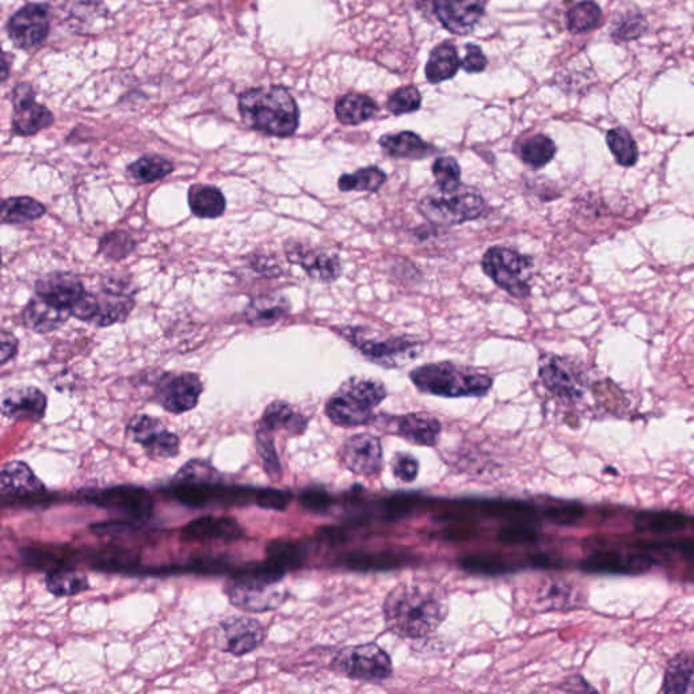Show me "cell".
Wrapping results in <instances>:
<instances>
[{
	"label": "cell",
	"mask_w": 694,
	"mask_h": 694,
	"mask_svg": "<svg viewBox=\"0 0 694 694\" xmlns=\"http://www.w3.org/2000/svg\"><path fill=\"white\" fill-rule=\"evenodd\" d=\"M292 501V494L287 491L261 490L258 491L255 502L263 509L280 510L284 512Z\"/></svg>",
	"instance_id": "816d5d0a"
},
{
	"label": "cell",
	"mask_w": 694,
	"mask_h": 694,
	"mask_svg": "<svg viewBox=\"0 0 694 694\" xmlns=\"http://www.w3.org/2000/svg\"><path fill=\"white\" fill-rule=\"evenodd\" d=\"M387 396L383 384L376 380L352 377L326 404V414L335 425L353 427L366 425L373 419V408Z\"/></svg>",
	"instance_id": "5b68a950"
},
{
	"label": "cell",
	"mask_w": 694,
	"mask_h": 694,
	"mask_svg": "<svg viewBox=\"0 0 694 694\" xmlns=\"http://www.w3.org/2000/svg\"><path fill=\"white\" fill-rule=\"evenodd\" d=\"M257 442L258 451L261 453L266 471L272 476V479H280V463H278L276 449H274L273 441L270 440L268 433L263 432V430H258Z\"/></svg>",
	"instance_id": "7dc6e473"
},
{
	"label": "cell",
	"mask_w": 694,
	"mask_h": 694,
	"mask_svg": "<svg viewBox=\"0 0 694 694\" xmlns=\"http://www.w3.org/2000/svg\"><path fill=\"white\" fill-rule=\"evenodd\" d=\"M349 341L369 360L385 368H398L418 356L419 345L413 338L396 337L373 339L366 337L364 330L349 331Z\"/></svg>",
	"instance_id": "9c48e42d"
},
{
	"label": "cell",
	"mask_w": 694,
	"mask_h": 694,
	"mask_svg": "<svg viewBox=\"0 0 694 694\" xmlns=\"http://www.w3.org/2000/svg\"><path fill=\"white\" fill-rule=\"evenodd\" d=\"M692 525V518L677 512H642L635 517V529L643 533H674Z\"/></svg>",
	"instance_id": "1f68e13d"
},
{
	"label": "cell",
	"mask_w": 694,
	"mask_h": 694,
	"mask_svg": "<svg viewBox=\"0 0 694 694\" xmlns=\"http://www.w3.org/2000/svg\"><path fill=\"white\" fill-rule=\"evenodd\" d=\"M448 612L445 591L430 582L402 583L384 601L387 627L404 639H422L433 634Z\"/></svg>",
	"instance_id": "6da1fadb"
},
{
	"label": "cell",
	"mask_w": 694,
	"mask_h": 694,
	"mask_svg": "<svg viewBox=\"0 0 694 694\" xmlns=\"http://www.w3.org/2000/svg\"><path fill=\"white\" fill-rule=\"evenodd\" d=\"M583 514H585V509L577 503H564L562 506L548 509L545 512V517L555 524L570 525L575 524L579 518L583 517Z\"/></svg>",
	"instance_id": "c3c4849f"
},
{
	"label": "cell",
	"mask_w": 694,
	"mask_h": 694,
	"mask_svg": "<svg viewBox=\"0 0 694 694\" xmlns=\"http://www.w3.org/2000/svg\"><path fill=\"white\" fill-rule=\"evenodd\" d=\"M516 152L525 165L539 170L555 158L556 146L554 140L548 136L536 135L522 141L520 146L516 147Z\"/></svg>",
	"instance_id": "8d00e7d4"
},
{
	"label": "cell",
	"mask_w": 694,
	"mask_h": 694,
	"mask_svg": "<svg viewBox=\"0 0 694 694\" xmlns=\"http://www.w3.org/2000/svg\"><path fill=\"white\" fill-rule=\"evenodd\" d=\"M552 562H549L545 556L541 558H532L529 562H516L513 559H507L505 556L499 555H469L460 560V567L464 571L478 575H503L516 573L524 567H549Z\"/></svg>",
	"instance_id": "cb8c5ba5"
},
{
	"label": "cell",
	"mask_w": 694,
	"mask_h": 694,
	"mask_svg": "<svg viewBox=\"0 0 694 694\" xmlns=\"http://www.w3.org/2000/svg\"><path fill=\"white\" fill-rule=\"evenodd\" d=\"M333 666L350 680L362 682H383L392 674L390 655L375 643L343 648Z\"/></svg>",
	"instance_id": "ba28073f"
},
{
	"label": "cell",
	"mask_w": 694,
	"mask_h": 694,
	"mask_svg": "<svg viewBox=\"0 0 694 694\" xmlns=\"http://www.w3.org/2000/svg\"><path fill=\"white\" fill-rule=\"evenodd\" d=\"M430 5L441 25L459 36L471 33L484 15L482 0H430Z\"/></svg>",
	"instance_id": "5bb4252c"
},
{
	"label": "cell",
	"mask_w": 694,
	"mask_h": 694,
	"mask_svg": "<svg viewBox=\"0 0 694 694\" xmlns=\"http://www.w3.org/2000/svg\"><path fill=\"white\" fill-rule=\"evenodd\" d=\"M499 539H501L503 543L509 544L532 543V541L537 539V533L536 530L530 528L529 525H513L509 526V528L502 529Z\"/></svg>",
	"instance_id": "db71d44e"
},
{
	"label": "cell",
	"mask_w": 694,
	"mask_h": 694,
	"mask_svg": "<svg viewBox=\"0 0 694 694\" xmlns=\"http://www.w3.org/2000/svg\"><path fill=\"white\" fill-rule=\"evenodd\" d=\"M387 181V175L379 167H368L354 174L339 178L338 188L342 192H377Z\"/></svg>",
	"instance_id": "60d3db41"
},
{
	"label": "cell",
	"mask_w": 694,
	"mask_h": 694,
	"mask_svg": "<svg viewBox=\"0 0 694 694\" xmlns=\"http://www.w3.org/2000/svg\"><path fill=\"white\" fill-rule=\"evenodd\" d=\"M392 471L399 480L404 483H411L417 479L419 474V463L414 456L408 453H399L392 461Z\"/></svg>",
	"instance_id": "f907efd6"
},
{
	"label": "cell",
	"mask_w": 694,
	"mask_h": 694,
	"mask_svg": "<svg viewBox=\"0 0 694 694\" xmlns=\"http://www.w3.org/2000/svg\"><path fill=\"white\" fill-rule=\"evenodd\" d=\"M189 205L194 215L216 219L226 211V198L215 186L193 185L189 190Z\"/></svg>",
	"instance_id": "d590c367"
},
{
	"label": "cell",
	"mask_w": 694,
	"mask_h": 694,
	"mask_svg": "<svg viewBox=\"0 0 694 694\" xmlns=\"http://www.w3.org/2000/svg\"><path fill=\"white\" fill-rule=\"evenodd\" d=\"M70 316V311L53 307L47 301L36 296L26 305L24 314H22V322L28 329L36 331V333H52V331L60 329Z\"/></svg>",
	"instance_id": "83f0119b"
},
{
	"label": "cell",
	"mask_w": 694,
	"mask_h": 694,
	"mask_svg": "<svg viewBox=\"0 0 694 694\" xmlns=\"http://www.w3.org/2000/svg\"><path fill=\"white\" fill-rule=\"evenodd\" d=\"M693 678V662L689 654H680L669 663L666 670L663 693L682 694L689 692Z\"/></svg>",
	"instance_id": "ab89813d"
},
{
	"label": "cell",
	"mask_w": 694,
	"mask_h": 694,
	"mask_svg": "<svg viewBox=\"0 0 694 694\" xmlns=\"http://www.w3.org/2000/svg\"><path fill=\"white\" fill-rule=\"evenodd\" d=\"M47 589L56 597H72L89 589V579L74 570L52 571L45 578Z\"/></svg>",
	"instance_id": "74e56055"
},
{
	"label": "cell",
	"mask_w": 694,
	"mask_h": 694,
	"mask_svg": "<svg viewBox=\"0 0 694 694\" xmlns=\"http://www.w3.org/2000/svg\"><path fill=\"white\" fill-rule=\"evenodd\" d=\"M419 211L430 223L451 227L486 215L487 204L478 190L461 183L453 192L423 197Z\"/></svg>",
	"instance_id": "8992f818"
},
{
	"label": "cell",
	"mask_w": 694,
	"mask_h": 694,
	"mask_svg": "<svg viewBox=\"0 0 694 694\" xmlns=\"http://www.w3.org/2000/svg\"><path fill=\"white\" fill-rule=\"evenodd\" d=\"M0 265H2V258H0Z\"/></svg>",
	"instance_id": "6f0895ef"
},
{
	"label": "cell",
	"mask_w": 694,
	"mask_h": 694,
	"mask_svg": "<svg viewBox=\"0 0 694 694\" xmlns=\"http://www.w3.org/2000/svg\"><path fill=\"white\" fill-rule=\"evenodd\" d=\"M47 212L41 202L32 197H11L0 200V224H22L41 219Z\"/></svg>",
	"instance_id": "e575fe53"
},
{
	"label": "cell",
	"mask_w": 694,
	"mask_h": 694,
	"mask_svg": "<svg viewBox=\"0 0 694 694\" xmlns=\"http://www.w3.org/2000/svg\"><path fill=\"white\" fill-rule=\"evenodd\" d=\"M342 461L354 474L376 475L383 464V448L379 438L372 434H357L350 437L343 444Z\"/></svg>",
	"instance_id": "e0dca14e"
},
{
	"label": "cell",
	"mask_w": 694,
	"mask_h": 694,
	"mask_svg": "<svg viewBox=\"0 0 694 694\" xmlns=\"http://www.w3.org/2000/svg\"><path fill=\"white\" fill-rule=\"evenodd\" d=\"M484 273L510 296L526 299L530 295L529 272L533 259L506 247H491L482 261Z\"/></svg>",
	"instance_id": "52a82bcc"
},
{
	"label": "cell",
	"mask_w": 694,
	"mask_h": 694,
	"mask_svg": "<svg viewBox=\"0 0 694 694\" xmlns=\"http://www.w3.org/2000/svg\"><path fill=\"white\" fill-rule=\"evenodd\" d=\"M433 175L437 179L440 192L449 193L461 186V169L459 162L452 156H442L433 163Z\"/></svg>",
	"instance_id": "ee69618b"
},
{
	"label": "cell",
	"mask_w": 694,
	"mask_h": 694,
	"mask_svg": "<svg viewBox=\"0 0 694 694\" xmlns=\"http://www.w3.org/2000/svg\"><path fill=\"white\" fill-rule=\"evenodd\" d=\"M85 293L82 282L70 273H51L40 278L36 284V296L53 307L70 312Z\"/></svg>",
	"instance_id": "ac0fdd59"
},
{
	"label": "cell",
	"mask_w": 694,
	"mask_h": 694,
	"mask_svg": "<svg viewBox=\"0 0 694 694\" xmlns=\"http://www.w3.org/2000/svg\"><path fill=\"white\" fill-rule=\"evenodd\" d=\"M460 68L461 60L455 45L446 41L430 52L425 68L427 82L438 85L445 80H451L455 78Z\"/></svg>",
	"instance_id": "f546056e"
},
{
	"label": "cell",
	"mask_w": 694,
	"mask_h": 694,
	"mask_svg": "<svg viewBox=\"0 0 694 694\" xmlns=\"http://www.w3.org/2000/svg\"><path fill=\"white\" fill-rule=\"evenodd\" d=\"M265 639V628L261 623L244 617H232L216 629L217 647L224 652L242 657L261 646Z\"/></svg>",
	"instance_id": "7c38bea8"
},
{
	"label": "cell",
	"mask_w": 694,
	"mask_h": 694,
	"mask_svg": "<svg viewBox=\"0 0 694 694\" xmlns=\"http://www.w3.org/2000/svg\"><path fill=\"white\" fill-rule=\"evenodd\" d=\"M410 379L419 391L442 398H478L488 394L494 383L486 373L452 362L419 366Z\"/></svg>",
	"instance_id": "3957f363"
},
{
	"label": "cell",
	"mask_w": 694,
	"mask_h": 694,
	"mask_svg": "<svg viewBox=\"0 0 694 694\" xmlns=\"http://www.w3.org/2000/svg\"><path fill=\"white\" fill-rule=\"evenodd\" d=\"M135 247V240L127 232H110L99 242V253L104 254L106 258L113 259V261H118V259L128 257L135 250Z\"/></svg>",
	"instance_id": "f6af8a7d"
},
{
	"label": "cell",
	"mask_w": 694,
	"mask_h": 694,
	"mask_svg": "<svg viewBox=\"0 0 694 694\" xmlns=\"http://www.w3.org/2000/svg\"><path fill=\"white\" fill-rule=\"evenodd\" d=\"M465 57L461 60V68L468 74H480L486 70L488 60L482 48L475 44L465 45Z\"/></svg>",
	"instance_id": "f5cc1de1"
},
{
	"label": "cell",
	"mask_w": 694,
	"mask_h": 694,
	"mask_svg": "<svg viewBox=\"0 0 694 694\" xmlns=\"http://www.w3.org/2000/svg\"><path fill=\"white\" fill-rule=\"evenodd\" d=\"M49 9L44 5H28L22 7L10 18L9 34L18 48H33L43 43L48 36Z\"/></svg>",
	"instance_id": "4fadbf2b"
},
{
	"label": "cell",
	"mask_w": 694,
	"mask_h": 694,
	"mask_svg": "<svg viewBox=\"0 0 694 694\" xmlns=\"http://www.w3.org/2000/svg\"><path fill=\"white\" fill-rule=\"evenodd\" d=\"M284 570L266 563L236 575L227 586L226 593L230 601L239 609L251 613L268 612L277 609L287 601L288 593L280 585Z\"/></svg>",
	"instance_id": "277c9868"
},
{
	"label": "cell",
	"mask_w": 694,
	"mask_h": 694,
	"mask_svg": "<svg viewBox=\"0 0 694 694\" xmlns=\"http://www.w3.org/2000/svg\"><path fill=\"white\" fill-rule=\"evenodd\" d=\"M127 434L152 457L169 459L178 455L179 438L169 432L159 419L137 415L129 422Z\"/></svg>",
	"instance_id": "8fae6325"
},
{
	"label": "cell",
	"mask_w": 694,
	"mask_h": 694,
	"mask_svg": "<svg viewBox=\"0 0 694 694\" xmlns=\"http://www.w3.org/2000/svg\"><path fill=\"white\" fill-rule=\"evenodd\" d=\"M243 536V530L230 518L204 517L190 522L182 529V539L186 541L223 540L234 541Z\"/></svg>",
	"instance_id": "d4e9b609"
},
{
	"label": "cell",
	"mask_w": 694,
	"mask_h": 694,
	"mask_svg": "<svg viewBox=\"0 0 694 694\" xmlns=\"http://www.w3.org/2000/svg\"><path fill=\"white\" fill-rule=\"evenodd\" d=\"M644 28H646V21H644L642 15L631 14L623 19L620 24H617L616 29L613 30V37L620 41L636 40V38L642 36Z\"/></svg>",
	"instance_id": "681fc988"
},
{
	"label": "cell",
	"mask_w": 694,
	"mask_h": 694,
	"mask_svg": "<svg viewBox=\"0 0 694 694\" xmlns=\"http://www.w3.org/2000/svg\"><path fill=\"white\" fill-rule=\"evenodd\" d=\"M287 300L282 296L269 295L257 297L244 312L247 323L253 326H270L288 314Z\"/></svg>",
	"instance_id": "d6a6232c"
},
{
	"label": "cell",
	"mask_w": 694,
	"mask_h": 694,
	"mask_svg": "<svg viewBox=\"0 0 694 694\" xmlns=\"http://www.w3.org/2000/svg\"><path fill=\"white\" fill-rule=\"evenodd\" d=\"M379 110L376 102L364 94H346L339 98L335 105L338 120L345 125H358L368 121Z\"/></svg>",
	"instance_id": "836d02e7"
},
{
	"label": "cell",
	"mask_w": 694,
	"mask_h": 694,
	"mask_svg": "<svg viewBox=\"0 0 694 694\" xmlns=\"http://www.w3.org/2000/svg\"><path fill=\"white\" fill-rule=\"evenodd\" d=\"M44 490V483L28 464L13 461L0 467V495H32Z\"/></svg>",
	"instance_id": "4316f807"
},
{
	"label": "cell",
	"mask_w": 694,
	"mask_h": 694,
	"mask_svg": "<svg viewBox=\"0 0 694 694\" xmlns=\"http://www.w3.org/2000/svg\"><path fill=\"white\" fill-rule=\"evenodd\" d=\"M422 105L421 93L415 87L396 90L387 102V108L395 116L417 112Z\"/></svg>",
	"instance_id": "bcb514c9"
},
{
	"label": "cell",
	"mask_w": 694,
	"mask_h": 694,
	"mask_svg": "<svg viewBox=\"0 0 694 694\" xmlns=\"http://www.w3.org/2000/svg\"><path fill=\"white\" fill-rule=\"evenodd\" d=\"M442 426L437 418L425 413L403 415L396 419V433L419 446H434L440 438Z\"/></svg>",
	"instance_id": "484cf974"
},
{
	"label": "cell",
	"mask_w": 694,
	"mask_h": 694,
	"mask_svg": "<svg viewBox=\"0 0 694 694\" xmlns=\"http://www.w3.org/2000/svg\"><path fill=\"white\" fill-rule=\"evenodd\" d=\"M95 296L94 324L99 327L112 326L114 323L124 322L131 314L135 300L132 293L124 285H116L110 280L108 285Z\"/></svg>",
	"instance_id": "d6986e66"
},
{
	"label": "cell",
	"mask_w": 694,
	"mask_h": 694,
	"mask_svg": "<svg viewBox=\"0 0 694 694\" xmlns=\"http://www.w3.org/2000/svg\"><path fill=\"white\" fill-rule=\"evenodd\" d=\"M380 146L385 154L394 158L419 160L436 152L432 144H427L417 133L410 131L383 136L380 139Z\"/></svg>",
	"instance_id": "f1b7e54d"
},
{
	"label": "cell",
	"mask_w": 694,
	"mask_h": 694,
	"mask_svg": "<svg viewBox=\"0 0 694 694\" xmlns=\"http://www.w3.org/2000/svg\"><path fill=\"white\" fill-rule=\"evenodd\" d=\"M9 71V63H7L5 53L2 51V47H0V82L7 79V76H9Z\"/></svg>",
	"instance_id": "9f6ffc18"
},
{
	"label": "cell",
	"mask_w": 694,
	"mask_h": 694,
	"mask_svg": "<svg viewBox=\"0 0 694 694\" xmlns=\"http://www.w3.org/2000/svg\"><path fill=\"white\" fill-rule=\"evenodd\" d=\"M90 502L106 509L129 514L135 517H147L152 512V499L146 490L139 487H114L109 490L90 494Z\"/></svg>",
	"instance_id": "44dd1931"
},
{
	"label": "cell",
	"mask_w": 694,
	"mask_h": 694,
	"mask_svg": "<svg viewBox=\"0 0 694 694\" xmlns=\"http://www.w3.org/2000/svg\"><path fill=\"white\" fill-rule=\"evenodd\" d=\"M540 377L545 388L563 399L581 398L583 377L575 362L552 356L540 366Z\"/></svg>",
	"instance_id": "2e32d148"
},
{
	"label": "cell",
	"mask_w": 694,
	"mask_h": 694,
	"mask_svg": "<svg viewBox=\"0 0 694 694\" xmlns=\"http://www.w3.org/2000/svg\"><path fill=\"white\" fill-rule=\"evenodd\" d=\"M239 112L247 127L265 135L288 137L299 128V108L284 87L246 91L240 95Z\"/></svg>",
	"instance_id": "7a4b0ae2"
},
{
	"label": "cell",
	"mask_w": 694,
	"mask_h": 694,
	"mask_svg": "<svg viewBox=\"0 0 694 694\" xmlns=\"http://www.w3.org/2000/svg\"><path fill=\"white\" fill-rule=\"evenodd\" d=\"M657 560L648 554H621L605 551L590 555L581 563V570L589 574L640 575L650 571Z\"/></svg>",
	"instance_id": "9a60e30c"
},
{
	"label": "cell",
	"mask_w": 694,
	"mask_h": 694,
	"mask_svg": "<svg viewBox=\"0 0 694 694\" xmlns=\"http://www.w3.org/2000/svg\"><path fill=\"white\" fill-rule=\"evenodd\" d=\"M287 255L289 261L299 265L308 276L315 280L330 282L337 280L341 274V265L335 255L312 249L303 243L287 244Z\"/></svg>",
	"instance_id": "603a6c76"
},
{
	"label": "cell",
	"mask_w": 694,
	"mask_h": 694,
	"mask_svg": "<svg viewBox=\"0 0 694 694\" xmlns=\"http://www.w3.org/2000/svg\"><path fill=\"white\" fill-rule=\"evenodd\" d=\"M307 427L303 415L295 413L293 408L285 402H273L263 414L261 427L268 434L277 430H287L292 434H300Z\"/></svg>",
	"instance_id": "4dcf8cb0"
},
{
	"label": "cell",
	"mask_w": 694,
	"mask_h": 694,
	"mask_svg": "<svg viewBox=\"0 0 694 694\" xmlns=\"http://www.w3.org/2000/svg\"><path fill=\"white\" fill-rule=\"evenodd\" d=\"M606 144L620 166L632 167L638 163V146L627 129L623 127L610 129L606 133Z\"/></svg>",
	"instance_id": "f35d334b"
},
{
	"label": "cell",
	"mask_w": 694,
	"mask_h": 694,
	"mask_svg": "<svg viewBox=\"0 0 694 694\" xmlns=\"http://www.w3.org/2000/svg\"><path fill=\"white\" fill-rule=\"evenodd\" d=\"M18 339L6 330H0V365L6 364L18 352Z\"/></svg>",
	"instance_id": "11a10c76"
},
{
	"label": "cell",
	"mask_w": 694,
	"mask_h": 694,
	"mask_svg": "<svg viewBox=\"0 0 694 694\" xmlns=\"http://www.w3.org/2000/svg\"><path fill=\"white\" fill-rule=\"evenodd\" d=\"M202 381L194 373H166L156 384L155 399L166 411L183 414L197 406Z\"/></svg>",
	"instance_id": "30bf717a"
},
{
	"label": "cell",
	"mask_w": 694,
	"mask_h": 694,
	"mask_svg": "<svg viewBox=\"0 0 694 694\" xmlns=\"http://www.w3.org/2000/svg\"><path fill=\"white\" fill-rule=\"evenodd\" d=\"M173 170L169 160L160 156H144L128 167V174L136 182L152 183L167 177Z\"/></svg>",
	"instance_id": "b9f144b4"
},
{
	"label": "cell",
	"mask_w": 694,
	"mask_h": 694,
	"mask_svg": "<svg viewBox=\"0 0 694 694\" xmlns=\"http://www.w3.org/2000/svg\"><path fill=\"white\" fill-rule=\"evenodd\" d=\"M47 406V396L38 388H14L0 400V413L13 421L40 422Z\"/></svg>",
	"instance_id": "ffe728a7"
},
{
	"label": "cell",
	"mask_w": 694,
	"mask_h": 694,
	"mask_svg": "<svg viewBox=\"0 0 694 694\" xmlns=\"http://www.w3.org/2000/svg\"><path fill=\"white\" fill-rule=\"evenodd\" d=\"M601 17V7L596 2L583 0L568 11L567 28L574 34L587 33L597 28Z\"/></svg>",
	"instance_id": "7bdbcfd3"
},
{
	"label": "cell",
	"mask_w": 694,
	"mask_h": 694,
	"mask_svg": "<svg viewBox=\"0 0 694 694\" xmlns=\"http://www.w3.org/2000/svg\"><path fill=\"white\" fill-rule=\"evenodd\" d=\"M52 124V113L34 101L32 89L29 86H18L14 95V131L18 135L32 136Z\"/></svg>",
	"instance_id": "7402d4cb"
}]
</instances>
